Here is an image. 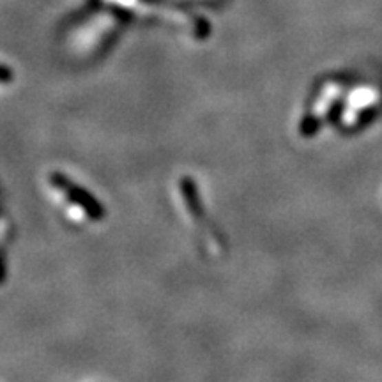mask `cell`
Wrapping results in <instances>:
<instances>
[{"mask_svg": "<svg viewBox=\"0 0 382 382\" xmlns=\"http://www.w3.org/2000/svg\"><path fill=\"white\" fill-rule=\"evenodd\" d=\"M8 226L0 229V285L6 278V246H8Z\"/></svg>", "mask_w": 382, "mask_h": 382, "instance_id": "cell-2", "label": "cell"}, {"mask_svg": "<svg viewBox=\"0 0 382 382\" xmlns=\"http://www.w3.org/2000/svg\"><path fill=\"white\" fill-rule=\"evenodd\" d=\"M321 129V120L313 116H306L301 123V135L303 136H313Z\"/></svg>", "mask_w": 382, "mask_h": 382, "instance_id": "cell-3", "label": "cell"}, {"mask_svg": "<svg viewBox=\"0 0 382 382\" xmlns=\"http://www.w3.org/2000/svg\"><path fill=\"white\" fill-rule=\"evenodd\" d=\"M50 186L61 195V202L71 222H101L105 218V207L87 189L70 181L64 173L54 172L50 176Z\"/></svg>", "mask_w": 382, "mask_h": 382, "instance_id": "cell-1", "label": "cell"}, {"mask_svg": "<svg viewBox=\"0 0 382 382\" xmlns=\"http://www.w3.org/2000/svg\"><path fill=\"white\" fill-rule=\"evenodd\" d=\"M12 80H14V74H12V71L9 70V67H6L0 64V82L9 83V82H12Z\"/></svg>", "mask_w": 382, "mask_h": 382, "instance_id": "cell-4", "label": "cell"}]
</instances>
